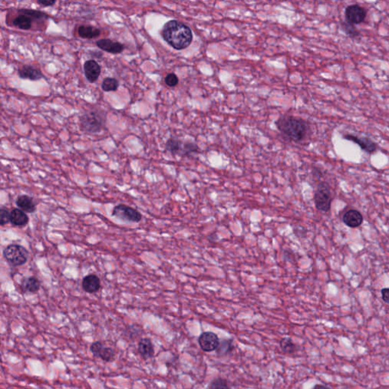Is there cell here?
Wrapping results in <instances>:
<instances>
[{"mask_svg":"<svg viewBox=\"0 0 389 389\" xmlns=\"http://www.w3.org/2000/svg\"><path fill=\"white\" fill-rule=\"evenodd\" d=\"M162 36L165 41L176 50L186 49L193 40V33L190 27L176 20L165 24L162 29Z\"/></svg>","mask_w":389,"mask_h":389,"instance_id":"1","label":"cell"},{"mask_svg":"<svg viewBox=\"0 0 389 389\" xmlns=\"http://www.w3.org/2000/svg\"><path fill=\"white\" fill-rule=\"evenodd\" d=\"M19 76L22 79L31 81L40 80L43 78L42 73L38 69L28 65L23 66L19 69Z\"/></svg>","mask_w":389,"mask_h":389,"instance_id":"17","label":"cell"},{"mask_svg":"<svg viewBox=\"0 0 389 389\" xmlns=\"http://www.w3.org/2000/svg\"><path fill=\"white\" fill-rule=\"evenodd\" d=\"M97 46L102 51H106L110 54H118L124 51L123 44L119 42H114L110 39H101L97 40Z\"/></svg>","mask_w":389,"mask_h":389,"instance_id":"14","label":"cell"},{"mask_svg":"<svg viewBox=\"0 0 389 389\" xmlns=\"http://www.w3.org/2000/svg\"><path fill=\"white\" fill-rule=\"evenodd\" d=\"M343 222L347 226L351 228H356L362 224L363 218L361 212L357 210H351L349 212L344 214L343 217Z\"/></svg>","mask_w":389,"mask_h":389,"instance_id":"16","label":"cell"},{"mask_svg":"<svg viewBox=\"0 0 389 389\" xmlns=\"http://www.w3.org/2000/svg\"><path fill=\"white\" fill-rule=\"evenodd\" d=\"M37 3L40 4V5H43V6L47 7V6H51V5H54L55 4L56 1L55 0H38L37 1Z\"/></svg>","mask_w":389,"mask_h":389,"instance_id":"32","label":"cell"},{"mask_svg":"<svg viewBox=\"0 0 389 389\" xmlns=\"http://www.w3.org/2000/svg\"><path fill=\"white\" fill-rule=\"evenodd\" d=\"M332 201V193L329 184L325 182L319 183L314 194V202L316 208L320 212H328L331 209Z\"/></svg>","mask_w":389,"mask_h":389,"instance_id":"6","label":"cell"},{"mask_svg":"<svg viewBox=\"0 0 389 389\" xmlns=\"http://www.w3.org/2000/svg\"><path fill=\"white\" fill-rule=\"evenodd\" d=\"M166 148L173 155L180 156H189V155L197 153L199 150L198 145L190 141H180L176 139H169L166 143Z\"/></svg>","mask_w":389,"mask_h":389,"instance_id":"7","label":"cell"},{"mask_svg":"<svg viewBox=\"0 0 389 389\" xmlns=\"http://www.w3.org/2000/svg\"><path fill=\"white\" fill-rule=\"evenodd\" d=\"M103 90L106 92L109 91H115L117 90L119 87V82L113 78H106L103 81L102 85Z\"/></svg>","mask_w":389,"mask_h":389,"instance_id":"25","label":"cell"},{"mask_svg":"<svg viewBox=\"0 0 389 389\" xmlns=\"http://www.w3.org/2000/svg\"><path fill=\"white\" fill-rule=\"evenodd\" d=\"M280 347L282 351L285 354H294L297 349V346L290 337L282 338L280 342Z\"/></svg>","mask_w":389,"mask_h":389,"instance_id":"23","label":"cell"},{"mask_svg":"<svg viewBox=\"0 0 389 389\" xmlns=\"http://www.w3.org/2000/svg\"><path fill=\"white\" fill-rule=\"evenodd\" d=\"M207 389H230L228 383L222 378H217L208 385Z\"/></svg>","mask_w":389,"mask_h":389,"instance_id":"26","label":"cell"},{"mask_svg":"<svg viewBox=\"0 0 389 389\" xmlns=\"http://www.w3.org/2000/svg\"><path fill=\"white\" fill-rule=\"evenodd\" d=\"M382 293V298L383 301L386 304H389V288H384L381 291Z\"/></svg>","mask_w":389,"mask_h":389,"instance_id":"31","label":"cell"},{"mask_svg":"<svg viewBox=\"0 0 389 389\" xmlns=\"http://www.w3.org/2000/svg\"><path fill=\"white\" fill-rule=\"evenodd\" d=\"M3 256L9 265L19 267L25 265L28 259V252L25 247L10 244L3 250Z\"/></svg>","mask_w":389,"mask_h":389,"instance_id":"5","label":"cell"},{"mask_svg":"<svg viewBox=\"0 0 389 389\" xmlns=\"http://www.w3.org/2000/svg\"><path fill=\"white\" fill-rule=\"evenodd\" d=\"M84 71L86 79L91 83H95L99 78L101 72L99 64L92 59H90V60L86 61L84 62Z\"/></svg>","mask_w":389,"mask_h":389,"instance_id":"13","label":"cell"},{"mask_svg":"<svg viewBox=\"0 0 389 389\" xmlns=\"http://www.w3.org/2000/svg\"><path fill=\"white\" fill-rule=\"evenodd\" d=\"M18 12H19V15L12 21V26L21 30H29L31 28L32 22L37 19L44 20L48 19L47 14L33 9H19Z\"/></svg>","mask_w":389,"mask_h":389,"instance_id":"4","label":"cell"},{"mask_svg":"<svg viewBox=\"0 0 389 389\" xmlns=\"http://www.w3.org/2000/svg\"><path fill=\"white\" fill-rule=\"evenodd\" d=\"M138 352L144 360L150 359L155 356V346L148 337H142L138 342Z\"/></svg>","mask_w":389,"mask_h":389,"instance_id":"11","label":"cell"},{"mask_svg":"<svg viewBox=\"0 0 389 389\" xmlns=\"http://www.w3.org/2000/svg\"><path fill=\"white\" fill-rule=\"evenodd\" d=\"M312 389H332L331 388L328 387V386H324V385H316V386H314L312 388Z\"/></svg>","mask_w":389,"mask_h":389,"instance_id":"33","label":"cell"},{"mask_svg":"<svg viewBox=\"0 0 389 389\" xmlns=\"http://www.w3.org/2000/svg\"><path fill=\"white\" fill-rule=\"evenodd\" d=\"M276 126L283 136L295 142L304 141L309 132L306 122L296 116H281L276 122Z\"/></svg>","mask_w":389,"mask_h":389,"instance_id":"2","label":"cell"},{"mask_svg":"<svg viewBox=\"0 0 389 389\" xmlns=\"http://www.w3.org/2000/svg\"><path fill=\"white\" fill-rule=\"evenodd\" d=\"M345 18L351 25L362 23L366 18V11L359 5H351L345 9Z\"/></svg>","mask_w":389,"mask_h":389,"instance_id":"10","label":"cell"},{"mask_svg":"<svg viewBox=\"0 0 389 389\" xmlns=\"http://www.w3.org/2000/svg\"><path fill=\"white\" fill-rule=\"evenodd\" d=\"M165 83L169 87H175L179 83V79H178V77L176 75L173 74V73H170V74L167 75L165 78Z\"/></svg>","mask_w":389,"mask_h":389,"instance_id":"30","label":"cell"},{"mask_svg":"<svg viewBox=\"0 0 389 389\" xmlns=\"http://www.w3.org/2000/svg\"><path fill=\"white\" fill-rule=\"evenodd\" d=\"M112 215L121 220L130 222H139L142 218L141 214L137 210L128 205L120 204L116 205L112 209Z\"/></svg>","mask_w":389,"mask_h":389,"instance_id":"8","label":"cell"},{"mask_svg":"<svg viewBox=\"0 0 389 389\" xmlns=\"http://www.w3.org/2000/svg\"><path fill=\"white\" fill-rule=\"evenodd\" d=\"M198 341L201 350L205 352H212L216 351L220 344V340L218 338V336L212 332L201 333V335L198 337Z\"/></svg>","mask_w":389,"mask_h":389,"instance_id":"9","label":"cell"},{"mask_svg":"<svg viewBox=\"0 0 389 389\" xmlns=\"http://www.w3.org/2000/svg\"><path fill=\"white\" fill-rule=\"evenodd\" d=\"M22 290L26 293H37L40 288V283L35 277L25 278L21 283Z\"/></svg>","mask_w":389,"mask_h":389,"instance_id":"20","label":"cell"},{"mask_svg":"<svg viewBox=\"0 0 389 389\" xmlns=\"http://www.w3.org/2000/svg\"><path fill=\"white\" fill-rule=\"evenodd\" d=\"M16 205L26 213H33L36 211V205L31 197L22 194L16 199Z\"/></svg>","mask_w":389,"mask_h":389,"instance_id":"18","label":"cell"},{"mask_svg":"<svg viewBox=\"0 0 389 389\" xmlns=\"http://www.w3.org/2000/svg\"><path fill=\"white\" fill-rule=\"evenodd\" d=\"M104 347V344L101 341H95V342L92 343L90 346V351H91V354H93L94 358H99L100 354H101V351H102Z\"/></svg>","mask_w":389,"mask_h":389,"instance_id":"29","label":"cell"},{"mask_svg":"<svg viewBox=\"0 0 389 389\" xmlns=\"http://www.w3.org/2000/svg\"><path fill=\"white\" fill-rule=\"evenodd\" d=\"M79 37L84 39H94L101 35V30L92 26H82L78 29Z\"/></svg>","mask_w":389,"mask_h":389,"instance_id":"21","label":"cell"},{"mask_svg":"<svg viewBox=\"0 0 389 389\" xmlns=\"http://www.w3.org/2000/svg\"><path fill=\"white\" fill-rule=\"evenodd\" d=\"M105 123V116L98 111H90L80 117L81 129L86 133H101Z\"/></svg>","mask_w":389,"mask_h":389,"instance_id":"3","label":"cell"},{"mask_svg":"<svg viewBox=\"0 0 389 389\" xmlns=\"http://www.w3.org/2000/svg\"><path fill=\"white\" fill-rule=\"evenodd\" d=\"M10 213L8 208L2 207L0 209V224L1 226L7 224L10 222Z\"/></svg>","mask_w":389,"mask_h":389,"instance_id":"28","label":"cell"},{"mask_svg":"<svg viewBox=\"0 0 389 389\" xmlns=\"http://www.w3.org/2000/svg\"><path fill=\"white\" fill-rule=\"evenodd\" d=\"M344 138L348 141H353V142L358 144L362 150L366 151L369 154H372L377 149L376 143L373 142L372 140L367 139V138H359L358 136H354V135L350 134L346 135Z\"/></svg>","mask_w":389,"mask_h":389,"instance_id":"12","label":"cell"},{"mask_svg":"<svg viewBox=\"0 0 389 389\" xmlns=\"http://www.w3.org/2000/svg\"><path fill=\"white\" fill-rule=\"evenodd\" d=\"M234 350L233 340L232 339H225L220 341V344L217 348V354L221 356H227Z\"/></svg>","mask_w":389,"mask_h":389,"instance_id":"22","label":"cell"},{"mask_svg":"<svg viewBox=\"0 0 389 389\" xmlns=\"http://www.w3.org/2000/svg\"><path fill=\"white\" fill-rule=\"evenodd\" d=\"M99 358L104 362H112L116 358V351L112 347H104L100 354Z\"/></svg>","mask_w":389,"mask_h":389,"instance_id":"24","label":"cell"},{"mask_svg":"<svg viewBox=\"0 0 389 389\" xmlns=\"http://www.w3.org/2000/svg\"><path fill=\"white\" fill-rule=\"evenodd\" d=\"M83 288L86 293L95 294L101 288V280L97 275H87L83 279Z\"/></svg>","mask_w":389,"mask_h":389,"instance_id":"15","label":"cell"},{"mask_svg":"<svg viewBox=\"0 0 389 389\" xmlns=\"http://www.w3.org/2000/svg\"><path fill=\"white\" fill-rule=\"evenodd\" d=\"M29 218L26 212L18 208H14L11 211L10 222L16 226H24L28 224Z\"/></svg>","mask_w":389,"mask_h":389,"instance_id":"19","label":"cell"},{"mask_svg":"<svg viewBox=\"0 0 389 389\" xmlns=\"http://www.w3.org/2000/svg\"><path fill=\"white\" fill-rule=\"evenodd\" d=\"M341 26H342L343 30H344L350 37H353V38H356V37H358V36L360 35L359 32L354 28V25H351V24L348 23V22H343Z\"/></svg>","mask_w":389,"mask_h":389,"instance_id":"27","label":"cell"}]
</instances>
